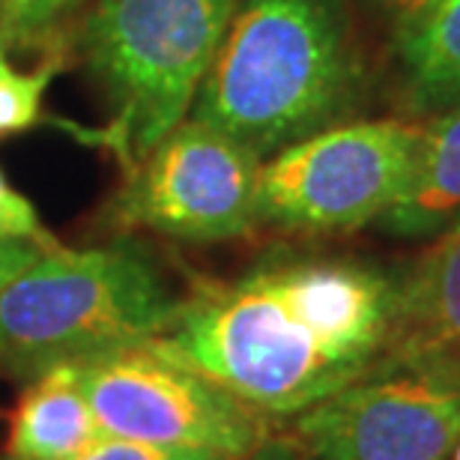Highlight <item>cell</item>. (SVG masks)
<instances>
[{"label":"cell","mask_w":460,"mask_h":460,"mask_svg":"<svg viewBox=\"0 0 460 460\" xmlns=\"http://www.w3.org/2000/svg\"><path fill=\"white\" fill-rule=\"evenodd\" d=\"M394 275L347 257H284L180 302L153 347L257 416H302L383 365Z\"/></svg>","instance_id":"1"},{"label":"cell","mask_w":460,"mask_h":460,"mask_svg":"<svg viewBox=\"0 0 460 460\" xmlns=\"http://www.w3.org/2000/svg\"><path fill=\"white\" fill-rule=\"evenodd\" d=\"M365 60L344 0H239L191 114L261 159L347 123Z\"/></svg>","instance_id":"2"},{"label":"cell","mask_w":460,"mask_h":460,"mask_svg":"<svg viewBox=\"0 0 460 460\" xmlns=\"http://www.w3.org/2000/svg\"><path fill=\"white\" fill-rule=\"evenodd\" d=\"M177 308L137 248L54 245L0 290V367L33 380L49 367L146 344Z\"/></svg>","instance_id":"3"},{"label":"cell","mask_w":460,"mask_h":460,"mask_svg":"<svg viewBox=\"0 0 460 460\" xmlns=\"http://www.w3.org/2000/svg\"><path fill=\"white\" fill-rule=\"evenodd\" d=\"M239 0H99L84 60L111 105L105 144L128 173L191 114Z\"/></svg>","instance_id":"4"},{"label":"cell","mask_w":460,"mask_h":460,"mask_svg":"<svg viewBox=\"0 0 460 460\" xmlns=\"http://www.w3.org/2000/svg\"><path fill=\"white\" fill-rule=\"evenodd\" d=\"M425 119H347L263 159L261 225L349 234L383 222L416 171Z\"/></svg>","instance_id":"5"},{"label":"cell","mask_w":460,"mask_h":460,"mask_svg":"<svg viewBox=\"0 0 460 460\" xmlns=\"http://www.w3.org/2000/svg\"><path fill=\"white\" fill-rule=\"evenodd\" d=\"M261 173L254 150L186 117L126 173L111 222L182 243L239 239L261 225Z\"/></svg>","instance_id":"6"},{"label":"cell","mask_w":460,"mask_h":460,"mask_svg":"<svg viewBox=\"0 0 460 460\" xmlns=\"http://www.w3.org/2000/svg\"><path fill=\"white\" fill-rule=\"evenodd\" d=\"M81 392L105 437L207 448L243 460L266 437V419L150 341L75 362Z\"/></svg>","instance_id":"7"},{"label":"cell","mask_w":460,"mask_h":460,"mask_svg":"<svg viewBox=\"0 0 460 460\" xmlns=\"http://www.w3.org/2000/svg\"><path fill=\"white\" fill-rule=\"evenodd\" d=\"M305 460H446L460 439V389L380 365L296 416Z\"/></svg>","instance_id":"8"},{"label":"cell","mask_w":460,"mask_h":460,"mask_svg":"<svg viewBox=\"0 0 460 460\" xmlns=\"http://www.w3.org/2000/svg\"><path fill=\"white\" fill-rule=\"evenodd\" d=\"M383 365L460 389V218L434 234L403 275Z\"/></svg>","instance_id":"9"},{"label":"cell","mask_w":460,"mask_h":460,"mask_svg":"<svg viewBox=\"0 0 460 460\" xmlns=\"http://www.w3.org/2000/svg\"><path fill=\"white\" fill-rule=\"evenodd\" d=\"M392 51L407 117L430 119L460 105V0H439L394 24Z\"/></svg>","instance_id":"10"},{"label":"cell","mask_w":460,"mask_h":460,"mask_svg":"<svg viewBox=\"0 0 460 460\" xmlns=\"http://www.w3.org/2000/svg\"><path fill=\"white\" fill-rule=\"evenodd\" d=\"M102 434L81 392L78 367L58 365L33 376L9 421V460H69Z\"/></svg>","instance_id":"11"},{"label":"cell","mask_w":460,"mask_h":460,"mask_svg":"<svg viewBox=\"0 0 460 460\" xmlns=\"http://www.w3.org/2000/svg\"><path fill=\"white\" fill-rule=\"evenodd\" d=\"M460 218V105L425 119L416 171L383 227L401 236H434Z\"/></svg>","instance_id":"12"},{"label":"cell","mask_w":460,"mask_h":460,"mask_svg":"<svg viewBox=\"0 0 460 460\" xmlns=\"http://www.w3.org/2000/svg\"><path fill=\"white\" fill-rule=\"evenodd\" d=\"M58 69L54 60L40 63L36 69L15 66L9 49L0 42V137L27 132L40 123L45 93Z\"/></svg>","instance_id":"13"},{"label":"cell","mask_w":460,"mask_h":460,"mask_svg":"<svg viewBox=\"0 0 460 460\" xmlns=\"http://www.w3.org/2000/svg\"><path fill=\"white\" fill-rule=\"evenodd\" d=\"M87 0H0V42L9 51L45 45Z\"/></svg>","instance_id":"14"},{"label":"cell","mask_w":460,"mask_h":460,"mask_svg":"<svg viewBox=\"0 0 460 460\" xmlns=\"http://www.w3.org/2000/svg\"><path fill=\"white\" fill-rule=\"evenodd\" d=\"M69 460H234L207 448H180V446H155L137 443V439L123 437H99L93 446Z\"/></svg>","instance_id":"15"},{"label":"cell","mask_w":460,"mask_h":460,"mask_svg":"<svg viewBox=\"0 0 460 460\" xmlns=\"http://www.w3.org/2000/svg\"><path fill=\"white\" fill-rule=\"evenodd\" d=\"M0 234L27 239V243H36L42 248L58 245V239L42 227L36 207L6 180L4 168H0Z\"/></svg>","instance_id":"16"},{"label":"cell","mask_w":460,"mask_h":460,"mask_svg":"<svg viewBox=\"0 0 460 460\" xmlns=\"http://www.w3.org/2000/svg\"><path fill=\"white\" fill-rule=\"evenodd\" d=\"M42 252H49V248L27 243V239L0 234V290H4L13 279H18V275H22Z\"/></svg>","instance_id":"17"},{"label":"cell","mask_w":460,"mask_h":460,"mask_svg":"<svg viewBox=\"0 0 460 460\" xmlns=\"http://www.w3.org/2000/svg\"><path fill=\"white\" fill-rule=\"evenodd\" d=\"M374 4L385 6L394 15V22H403V18H412L419 13H425L428 6L439 4V0H374Z\"/></svg>","instance_id":"18"},{"label":"cell","mask_w":460,"mask_h":460,"mask_svg":"<svg viewBox=\"0 0 460 460\" xmlns=\"http://www.w3.org/2000/svg\"><path fill=\"white\" fill-rule=\"evenodd\" d=\"M452 457H455V460H460V439H457V446H455V452H452Z\"/></svg>","instance_id":"19"}]
</instances>
